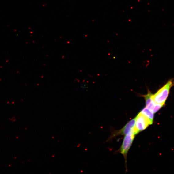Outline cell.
Segmentation results:
<instances>
[{
  "instance_id": "1",
  "label": "cell",
  "mask_w": 174,
  "mask_h": 174,
  "mask_svg": "<svg viewBox=\"0 0 174 174\" xmlns=\"http://www.w3.org/2000/svg\"><path fill=\"white\" fill-rule=\"evenodd\" d=\"M173 85L174 81L172 80H171L155 94H153L152 98L154 102L157 104L164 105L169 96L170 89Z\"/></svg>"
},
{
  "instance_id": "4",
  "label": "cell",
  "mask_w": 174,
  "mask_h": 174,
  "mask_svg": "<svg viewBox=\"0 0 174 174\" xmlns=\"http://www.w3.org/2000/svg\"><path fill=\"white\" fill-rule=\"evenodd\" d=\"M136 118L128 122L121 129L116 130L112 133L111 138L118 135H126L130 133H134V128L135 125Z\"/></svg>"
},
{
  "instance_id": "3",
  "label": "cell",
  "mask_w": 174,
  "mask_h": 174,
  "mask_svg": "<svg viewBox=\"0 0 174 174\" xmlns=\"http://www.w3.org/2000/svg\"><path fill=\"white\" fill-rule=\"evenodd\" d=\"M135 135L133 133L126 135L124 138L120 149V152L123 155L127 163V154L132 144Z\"/></svg>"
},
{
  "instance_id": "6",
  "label": "cell",
  "mask_w": 174,
  "mask_h": 174,
  "mask_svg": "<svg viewBox=\"0 0 174 174\" xmlns=\"http://www.w3.org/2000/svg\"><path fill=\"white\" fill-rule=\"evenodd\" d=\"M140 112L147 117L153 123L154 116V113L146 107L143 109Z\"/></svg>"
},
{
  "instance_id": "2",
  "label": "cell",
  "mask_w": 174,
  "mask_h": 174,
  "mask_svg": "<svg viewBox=\"0 0 174 174\" xmlns=\"http://www.w3.org/2000/svg\"><path fill=\"white\" fill-rule=\"evenodd\" d=\"M135 118V123L134 128V133L135 135L145 130L153 123L148 118L140 112Z\"/></svg>"
},
{
  "instance_id": "5",
  "label": "cell",
  "mask_w": 174,
  "mask_h": 174,
  "mask_svg": "<svg viewBox=\"0 0 174 174\" xmlns=\"http://www.w3.org/2000/svg\"><path fill=\"white\" fill-rule=\"evenodd\" d=\"M152 95L151 92L149 91L146 95L143 96V97L146 101V108L154 114L162 108L164 105L155 103L153 99Z\"/></svg>"
}]
</instances>
